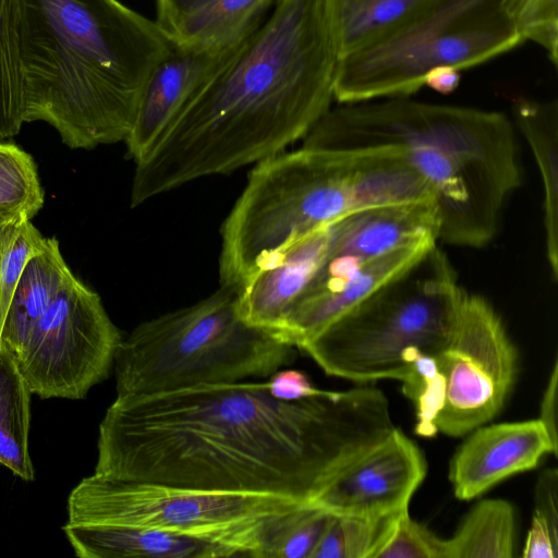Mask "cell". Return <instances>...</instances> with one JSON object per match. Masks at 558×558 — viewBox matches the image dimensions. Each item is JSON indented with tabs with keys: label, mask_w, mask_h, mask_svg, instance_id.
Segmentation results:
<instances>
[{
	"label": "cell",
	"mask_w": 558,
	"mask_h": 558,
	"mask_svg": "<svg viewBox=\"0 0 558 558\" xmlns=\"http://www.w3.org/2000/svg\"><path fill=\"white\" fill-rule=\"evenodd\" d=\"M393 427L372 386L298 401L272 397L267 380L117 397L99 425L95 474L311 502Z\"/></svg>",
	"instance_id": "1"
},
{
	"label": "cell",
	"mask_w": 558,
	"mask_h": 558,
	"mask_svg": "<svg viewBox=\"0 0 558 558\" xmlns=\"http://www.w3.org/2000/svg\"><path fill=\"white\" fill-rule=\"evenodd\" d=\"M338 64L326 0H277L240 53L135 162L132 207L303 138L331 108Z\"/></svg>",
	"instance_id": "2"
},
{
	"label": "cell",
	"mask_w": 558,
	"mask_h": 558,
	"mask_svg": "<svg viewBox=\"0 0 558 558\" xmlns=\"http://www.w3.org/2000/svg\"><path fill=\"white\" fill-rule=\"evenodd\" d=\"M174 49L157 21L119 0H21L24 120L47 122L72 149L125 143Z\"/></svg>",
	"instance_id": "3"
},
{
	"label": "cell",
	"mask_w": 558,
	"mask_h": 558,
	"mask_svg": "<svg viewBox=\"0 0 558 558\" xmlns=\"http://www.w3.org/2000/svg\"><path fill=\"white\" fill-rule=\"evenodd\" d=\"M337 131L348 149L405 150L433 190L438 241L449 245L488 244L522 183L514 128L499 111L390 97L343 106Z\"/></svg>",
	"instance_id": "4"
},
{
	"label": "cell",
	"mask_w": 558,
	"mask_h": 558,
	"mask_svg": "<svg viewBox=\"0 0 558 558\" xmlns=\"http://www.w3.org/2000/svg\"><path fill=\"white\" fill-rule=\"evenodd\" d=\"M240 287L137 325L114 356L117 397L268 378L294 362L296 348L244 322Z\"/></svg>",
	"instance_id": "5"
},
{
	"label": "cell",
	"mask_w": 558,
	"mask_h": 558,
	"mask_svg": "<svg viewBox=\"0 0 558 558\" xmlns=\"http://www.w3.org/2000/svg\"><path fill=\"white\" fill-rule=\"evenodd\" d=\"M464 291L449 258L435 245L300 350L331 376L356 383L401 380L407 350L435 356L448 343Z\"/></svg>",
	"instance_id": "6"
},
{
	"label": "cell",
	"mask_w": 558,
	"mask_h": 558,
	"mask_svg": "<svg viewBox=\"0 0 558 558\" xmlns=\"http://www.w3.org/2000/svg\"><path fill=\"white\" fill-rule=\"evenodd\" d=\"M352 211L348 150L302 146L256 163L221 228L220 284L240 287L272 255Z\"/></svg>",
	"instance_id": "7"
},
{
	"label": "cell",
	"mask_w": 558,
	"mask_h": 558,
	"mask_svg": "<svg viewBox=\"0 0 558 558\" xmlns=\"http://www.w3.org/2000/svg\"><path fill=\"white\" fill-rule=\"evenodd\" d=\"M522 43L501 0H438L373 45L339 60V104L409 97L438 66L464 70Z\"/></svg>",
	"instance_id": "8"
},
{
	"label": "cell",
	"mask_w": 558,
	"mask_h": 558,
	"mask_svg": "<svg viewBox=\"0 0 558 558\" xmlns=\"http://www.w3.org/2000/svg\"><path fill=\"white\" fill-rule=\"evenodd\" d=\"M304 504L262 494L209 492L93 474L68 498V523L157 529L208 538L263 558L276 517Z\"/></svg>",
	"instance_id": "9"
},
{
	"label": "cell",
	"mask_w": 558,
	"mask_h": 558,
	"mask_svg": "<svg viewBox=\"0 0 558 558\" xmlns=\"http://www.w3.org/2000/svg\"><path fill=\"white\" fill-rule=\"evenodd\" d=\"M121 340L99 295L73 275L34 327L17 362L32 393L78 400L108 377Z\"/></svg>",
	"instance_id": "10"
},
{
	"label": "cell",
	"mask_w": 558,
	"mask_h": 558,
	"mask_svg": "<svg viewBox=\"0 0 558 558\" xmlns=\"http://www.w3.org/2000/svg\"><path fill=\"white\" fill-rule=\"evenodd\" d=\"M434 357L446 378L438 432L463 436L500 412L515 381L518 351L484 296L464 291L450 339Z\"/></svg>",
	"instance_id": "11"
},
{
	"label": "cell",
	"mask_w": 558,
	"mask_h": 558,
	"mask_svg": "<svg viewBox=\"0 0 558 558\" xmlns=\"http://www.w3.org/2000/svg\"><path fill=\"white\" fill-rule=\"evenodd\" d=\"M427 471L422 450L392 430L344 463L311 502L332 514L377 517L408 509Z\"/></svg>",
	"instance_id": "12"
},
{
	"label": "cell",
	"mask_w": 558,
	"mask_h": 558,
	"mask_svg": "<svg viewBox=\"0 0 558 558\" xmlns=\"http://www.w3.org/2000/svg\"><path fill=\"white\" fill-rule=\"evenodd\" d=\"M203 46L177 47L154 70L143 92L135 122L125 141L129 156L141 160L185 106L243 49L262 25Z\"/></svg>",
	"instance_id": "13"
},
{
	"label": "cell",
	"mask_w": 558,
	"mask_h": 558,
	"mask_svg": "<svg viewBox=\"0 0 558 558\" xmlns=\"http://www.w3.org/2000/svg\"><path fill=\"white\" fill-rule=\"evenodd\" d=\"M436 239L395 250L345 275L316 272L291 307L280 338L300 349L332 320L402 275L437 245Z\"/></svg>",
	"instance_id": "14"
},
{
	"label": "cell",
	"mask_w": 558,
	"mask_h": 558,
	"mask_svg": "<svg viewBox=\"0 0 558 558\" xmlns=\"http://www.w3.org/2000/svg\"><path fill=\"white\" fill-rule=\"evenodd\" d=\"M434 202L352 211L330 225L328 252L318 272L345 275L363 264L426 239L438 241Z\"/></svg>",
	"instance_id": "15"
},
{
	"label": "cell",
	"mask_w": 558,
	"mask_h": 558,
	"mask_svg": "<svg viewBox=\"0 0 558 558\" xmlns=\"http://www.w3.org/2000/svg\"><path fill=\"white\" fill-rule=\"evenodd\" d=\"M470 433L449 468L460 500H471L505 478L536 468L545 454L558 449L538 420L482 425Z\"/></svg>",
	"instance_id": "16"
},
{
	"label": "cell",
	"mask_w": 558,
	"mask_h": 558,
	"mask_svg": "<svg viewBox=\"0 0 558 558\" xmlns=\"http://www.w3.org/2000/svg\"><path fill=\"white\" fill-rule=\"evenodd\" d=\"M329 241L330 226L272 255L240 286L241 318L280 337L291 307L325 260Z\"/></svg>",
	"instance_id": "17"
},
{
	"label": "cell",
	"mask_w": 558,
	"mask_h": 558,
	"mask_svg": "<svg viewBox=\"0 0 558 558\" xmlns=\"http://www.w3.org/2000/svg\"><path fill=\"white\" fill-rule=\"evenodd\" d=\"M75 555L81 558H242L218 542L170 531L100 524L62 527Z\"/></svg>",
	"instance_id": "18"
},
{
	"label": "cell",
	"mask_w": 558,
	"mask_h": 558,
	"mask_svg": "<svg viewBox=\"0 0 558 558\" xmlns=\"http://www.w3.org/2000/svg\"><path fill=\"white\" fill-rule=\"evenodd\" d=\"M348 151L351 157L353 211L434 202L428 181L402 147L385 146Z\"/></svg>",
	"instance_id": "19"
},
{
	"label": "cell",
	"mask_w": 558,
	"mask_h": 558,
	"mask_svg": "<svg viewBox=\"0 0 558 558\" xmlns=\"http://www.w3.org/2000/svg\"><path fill=\"white\" fill-rule=\"evenodd\" d=\"M72 276L59 241L54 236L47 238L44 248L26 263L13 291L2 326L0 347L19 360L34 327Z\"/></svg>",
	"instance_id": "20"
},
{
	"label": "cell",
	"mask_w": 558,
	"mask_h": 558,
	"mask_svg": "<svg viewBox=\"0 0 558 558\" xmlns=\"http://www.w3.org/2000/svg\"><path fill=\"white\" fill-rule=\"evenodd\" d=\"M517 128L525 138L542 177L545 252L550 276L558 278V101L517 98Z\"/></svg>",
	"instance_id": "21"
},
{
	"label": "cell",
	"mask_w": 558,
	"mask_h": 558,
	"mask_svg": "<svg viewBox=\"0 0 558 558\" xmlns=\"http://www.w3.org/2000/svg\"><path fill=\"white\" fill-rule=\"evenodd\" d=\"M438 0H326L339 60L405 25Z\"/></svg>",
	"instance_id": "22"
},
{
	"label": "cell",
	"mask_w": 558,
	"mask_h": 558,
	"mask_svg": "<svg viewBox=\"0 0 558 558\" xmlns=\"http://www.w3.org/2000/svg\"><path fill=\"white\" fill-rule=\"evenodd\" d=\"M31 395L16 357L0 347V464L27 482L35 478L28 450Z\"/></svg>",
	"instance_id": "23"
},
{
	"label": "cell",
	"mask_w": 558,
	"mask_h": 558,
	"mask_svg": "<svg viewBox=\"0 0 558 558\" xmlns=\"http://www.w3.org/2000/svg\"><path fill=\"white\" fill-rule=\"evenodd\" d=\"M515 515L505 499H484L445 539L446 558H509L513 556Z\"/></svg>",
	"instance_id": "24"
},
{
	"label": "cell",
	"mask_w": 558,
	"mask_h": 558,
	"mask_svg": "<svg viewBox=\"0 0 558 558\" xmlns=\"http://www.w3.org/2000/svg\"><path fill=\"white\" fill-rule=\"evenodd\" d=\"M277 0H215L181 22L171 33L177 47L230 39L266 19Z\"/></svg>",
	"instance_id": "25"
},
{
	"label": "cell",
	"mask_w": 558,
	"mask_h": 558,
	"mask_svg": "<svg viewBox=\"0 0 558 558\" xmlns=\"http://www.w3.org/2000/svg\"><path fill=\"white\" fill-rule=\"evenodd\" d=\"M20 25L21 0H0V141L17 135L25 123Z\"/></svg>",
	"instance_id": "26"
},
{
	"label": "cell",
	"mask_w": 558,
	"mask_h": 558,
	"mask_svg": "<svg viewBox=\"0 0 558 558\" xmlns=\"http://www.w3.org/2000/svg\"><path fill=\"white\" fill-rule=\"evenodd\" d=\"M44 202L33 157L21 147L0 141V225L31 220Z\"/></svg>",
	"instance_id": "27"
},
{
	"label": "cell",
	"mask_w": 558,
	"mask_h": 558,
	"mask_svg": "<svg viewBox=\"0 0 558 558\" xmlns=\"http://www.w3.org/2000/svg\"><path fill=\"white\" fill-rule=\"evenodd\" d=\"M408 509L377 517L332 514L311 558H377Z\"/></svg>",
	"instance_id": "28"
},
{
	"label": "cell",
	"mask_w": 558,
	"mask_h": 558,
	"mask_svg": "<svg viewBox=\"0 0 558 558\" xmlns=\"http://www.w3.org/2000/svg\"><path fill=\"white\" fill-rule=\"evenodd\" d=\"M405 372L401 378L403 393L413 402L416 413L414 432L425 438L438 430L436 418L446 400V378L434 356L417 349L402 354Z\"/></svg>",
	"instance_id": "29"
},
{
	"label": "cell",
	"mask_w": 558,
	"mask_h": 558,
	"mask_svg": "<svg viewBox=\"0 0 558 558\" xmlns=\"http://www.w3.org/2000/svg\"><path fill=\"white\" fill-rule=\"evenodd\" d=\"M331 518L332 513L313 502L278 515L269 530L263 558H311Z\"/></svg>",
	"instance_id": "30"
},
{
	"label": "cell",
	"mask_w": 558,
	"mask_h": 558,
	"mask_svg": "<svg viewBox=\"0 0 558 558\" xmlns=\"http://www.w3.org/2000/svg\"><path fill=\"white\" fill-rule=\"evenodd\" d=\"M501 7L522 39L542 46L558 66V0H501Z\"/></svg>",
	"instance_id": "31"
},
{
	"label": "cell",
	"mask_w": 558,
	"mask_h": 558,
	"mask_svg": "<svg viewBox=\"0 0 558 558\" xmlns=\"http://www.w3.org/2000/svg\"><path fill=\"white\" fill-rule=\"evenodd\" d=\"M46 241L47 238L41 235L31 220L17 225L0 265V337L21 274L28 259L44 248Z\"/></svg>",
	"instance_id": "32"
},
{
	"label": "cell",
	"mask_w": 558,
	"mask_h": 558,
	"mask_svg": "<svg viewBox=\"0 0 558 558\" xmlns=\"http://www.w3.org/2000/svg\"><path fill=\"white\" fill-rule=\"evenodd\" d=\"M377 558H446L445 539L403 511Z\"/></svg>",
	"instance_id": "33"
},
{
	"label": "cell",
	"mask_w": 558,
	"mask_h": 558,
	"mask_svg": "<svg viewBox=\"0 0 558 558\" xmlns=\"http://www.w3.org/2000/svg\"><path fill=\"white\" fill-rule=\"evenodd\" d=\"M270 395L283 401H298L328 392L313 385L310 377L298 369H278L267 378Z\"/></svg>",
	"instance_id": "34"
},
{
	"label": "cell",
	"mask_w": 558,
	"mask_h": 558,
	"mask_svg": "<svg viewBox=\"0 0 558 558\" xmlns=\"http://www.w3.org/2000/svg\"><path fill=\"white\" fill-rule=\"evenodd\" d=\"M558 472L545 470L538 477L534 493V514L558 531Z\"/></svg>",
	"instance_id": "35"
},
{
	"label": "cell",
	"mask_w": 558,
	"mask_h": 558,
	"mask_svg": "<svg viewBox=\"0 0 558 558\" xmlns=\"http://www.w3.org/2000/svg\"><path fill=\"white\" fill-rule=\"evenodd\" d=\"M524 558H557L558 531L533 515L526 542L522 551Z\"/></svg>",
	"instance_id": "36"
},
{
	"label": "cell",
	"mask_w": 558,
	"mask_h": 558,
	"mask_svg": "<svg viewBox=\"0 0 558 558\" xmlns=\"http://www.w3.org/2000/svg\"><path fill=\"white\" fill-rule=\"evenodd\" d=\"M213 1L215 0H155L156 21L170 34L181 22Z\"/></svg>",
	"instance_id": "37"
},
{
	"label": "cell",
	"mask_w": 558,
	"mask_h": 558,
	"mask_svg": "<svg viewBox=\"0 0 558 558\" xmlns=\"http://www.w3.org/2000/svg\"><path fill=\"white\" fill-rule=\"evenodd\" d=\"M558 383V364L555 360L551 374L549 376L547 386L544 390L541 407L539 417L537 418L545 427L550 440L558 448L557 439V423H556V407H557V384Z\"/></svg>",
	"instance_id": "38"
},
{
	"label": "cell",
	"mask_w": 558,
	"mask_h": 558,
	"mask_svg": "<svg viewBox=\"0 0 558 558\" xmlns=\"http://www.w3.org/2000/svg\"><path fill=\"white\" fill-rule=\"evenodd\" d=\"M461 82L460 70L453 66H438L429 71L424 80V85L442 95L453 93Z\"/></svg>",
	"instance_id": "39"
},
{
	"label": "cell",
	"mask_w": 558,
	"mask_h": 558,
	"mask_svg": "<svg viewBox=\"0 0 558 558\" xmlns=\"http://www.w3.org/2000/svg\"><path fill=\"white\" fill-rule=\"evenodd\" d=\"M17 225H0V265Z\"/></svg>",
	"instance_id": "40"
}]
</instances>
